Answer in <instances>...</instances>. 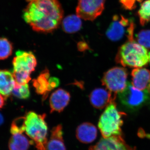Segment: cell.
I'll return each mask as SVG.
<instances>
[{
    "mask_svg": "<svg viewBox=\"0 0 150 150\" xmlns=\"http://www.w3.org/2000/svg\"><path fill=\"white\" fill-rule=\"evenodd\" d=\"M63 11L58 0H33L23 12V18L37 32H51L62 21Z\"/></svg>",
    "mask_w": 150,
    "mask_h": 150,
    "instance_id": "cell-1",
    "label": "cell"
},
{
    "mask_svg": "<svg viewBox=\"0 0 150 150\" xmlns=\"http://www.w3.org/2000/svg\"><path fill=\"white\" fill-rule=\"evenodd\" d=\"M150 52L135 40H128L118 51L115 60L124 67L142 68L150 62Z\"/></svg>",
    "mask_w": 150,
    "mask_h": 150,
    "instance_id": "cell-2",
    "label": "cell"
},
{
    "mask_svg": "<svg viewBox=\"0 0 150 150\" xmlns=\"http://www.w3.org/2000/svg\"><path fill=\"white\" fill-rule=\"evenodd\" d=\"M46 115L33 111L27 112L25 117V134L38 150H45L48 139V128L45 121Z\"/></svg>",
    "mask_w": 150,
    "mask_h": 150,
    "instance_id": "cell-3",
    "label": "cell"
},
{
    "mask_svg": "<svg viewBox=\"0 0 150 150\" xmlns=\"http://www.w3.org/2000/svg\"><path fill=\"white\" fill-rule=\"evenodd\" d=\"M124 112L118 111L115 101L105 108L100 117L98 127L103 137L108 138L114 136H123L121 127Z\"/></svg>",
    "mask_w": 150,
    "mask_h": 150,
    "instance_id": "cell-4",
    "label": "cell"
},
{
    "mask_svg": "<svg viewBox=\"0 0 150 150\" xmlns=\"http://www.w3.org/2000/svg\"><path fill=\"white\" fill-rule=\"evenodd\" d=\"M149 93L148 90H140L128 83L126 88L118 93V99L125 108L134 111L140 109L146 103L149 99Z\"/></svg>",
    "mask_w": 150,
    "mask_h": 150,
    "instance_id": "cell-5",
    "label": "cell"
},
{
    "mask_svg": "<svg viewBox=\"0 0 150 150\" xmlns=\"http://www.w3.org/2000/svg\"><path fill=\"white\" fill-rule=\"evenodd\" d=\"M128 72L122 67H115L105 73L102 79V85L114 94L119 93L127 86Z\"/></svg>",
    "mask_w": 150,
    "mask_h": 150,
    "instance_id": "cell-6",
    "label": "cell"
},
{
    "mask_svg": "<svg viewBox=\"0 0 150 150\" xmlns=\"http://www.w3.org/2000/svg\"><path fill=\"white\" fill-rule=\"evenodd\" d=\"M105 0H78L76 15L83 19L93 21L102 14Z\"/></svg>",
    "mask_w": 150,
    "mask_h": 150,
    "instance_id": "cell-7",
    "label": "cell"
},
{
    "mask_svg": "<svg viewBox=\"0 0 150 150\" xmlns=\"http://www.w3.org/2000/svg\"><path fill=\"white\" fill-rule=\"evenodd\" d=\"M13 71L31 74L37 66V60L30 51H18L12 62Z\"/></svg>",
    "mask_w": 150,
    "mask_h": 150,
    "instance_id": "cell-8",
    "label": "cell"
},
{
    "mask_svg": "<svg viewBox=\"0 0 150 150\" xmlns=\"http://www.w3.org/2000/svg\"><path fill=\"white\" fill-rule=\"evenodd\" d=\"M89 150H136L126 144L123 136L103 137L96 144L91 146Z\"/></svg>",
    "mask_w": 150,
    "mask_h": 150,
    "instance_id": "cell-9",
    "label": "cell"
},
{
    "mask_svg": "<svg viewBox=\"0 0 150 150\" xmlns=\"http://www.w3.org/2000/svg\"><path fill=\"white\" fill-rule=\"evenodd\" d=\"M112 93L107 88L95 89L90 95L91 103L95 108L103 109L115 101L116 95H112Z\"/></svg>",
    "mask_w": 150,
    "mask_h": 150,
    "instance_id": "cell-10",
    "label": "cell"
},
{
    "mask_svg": "<svg viewBox=\"0 0 150 150\" xmlns=\"http://www.w3.org/2000/svg\"><path fill=\"white\" fill-rule=\"evenodd\" d=\"M71 98L69 93L62 88L56 90L51 94L49 100L51 112L63 111L67 107Z\"/></svg>",
    "mask_w": 150,
    "mask_h": 150,
    "instance_id": "cell-11",
    "label": "cell"
},
{
    "mask_svg": "<svg viewBox=\"0 0 150 150\" xmlns=\"http://www.w3.org/2000/svg\"><path fill=\"white\" fill-rule=\"evenodd\" d=\"M97 133V129L93 124L85 122L78 126L76 130V137L81 143L88 144L96 140Z\"/></svg>",
    "mask_w": 150,
    "mask_h": 150,
    "instance_id": "cell-12",
    "label": "cell"
},
{
    "mask_svg": "<svg viewBox=\"0 0 150 150\" xmlns=\"http://www.w3.org/2000/svg\"><path fill=\"white\" fill-rule=\"evenodd\" d=\"M132 84L140 90H148L150 86V71L144 68H135L131 72Z\"/></svg>",
    "mask_w": 150,
    "mask_h": 150,
    "instance_id": "cell-13",
    "label": "cell"
},
{
    "mask_svg": "<svg viewBox=\"0 0 150 150\" xmlns=\"http://www.w3.org/2000/svg\"><path fill=\"white\" fill-rule=\"evenodd\" d=\"M45 150H66L61 124L55 126L51 130V136L46 143Z\"/></svg>",
    "mask_w": 150,
    "mask_h": 150,
    "instance_id": "cell-14",
    "label": "cell"
},
{
    "mask_svg": "<svg viewBox=\"0 0 150 150\" xmlns=\"http://www.w3.org/2000/svg\"><path fill=\"white\" fill-rule=\"evenodd\" d=\"M50 73L47 68L42 71L37 78L33 80V84L38 94L43 95V100H45L50 92L49 80Z\"/></svg>",
    "mask_w": 150,
    "mask_h": 150,
    "instance_id": "cell-15",
    "label": "cell"
},
{
    "mask_svg": "<svg viewBox=\"0 0 150 150\" xmlns=\"http://www.w3.org/2000/svg\"><path fill=\"white\" fill-rule=\"evenodd\" d=\"M16 82L12 73L8 70H1L0 72V92L6 98L12 92Z\"/></svg>",
    "mask_w": 150,
    "mask_h": 150,
    "instance_id": "cell-16",
    "label": "cell"
},
{
    "mask_svg": "<svg viewBox=\"0 0 150 150\" xmlns=\"http://www.w3.org/2000/svg\"><path fill=\"white\" fill-rule=\"evenodd\" d=\"M126 27L121 22L118 16H115L113 17V21L107 30L106 36L112 41L121 40L125 33Z\"/></svg>",
    "mask_w": 150,
    "mask_h": 150,
    "instance_id": "cell-17",
    "label": "cell"
},
{
    "mask_svg": "<svg viewBox=\"0 0 150 150\" xmlns=\"http://www.w3.org/2000/svg\"><path fill=\"white\" fill-rule=\"evenodd\" d=\"M34 144L30 141L23 134H12L8 142V148L10 150H28L30 145Z\"/></svg>",
    "mask_w": 150,
    "mask_h": 150,
    "instance_id": "cell-18",
    "label": "cell"
},
{
    "mask_svg": "<svg viewBox=\"0 0 150 150\" xmlns=\"http://www.w3.org/2000/svg\"><path fill=\"white\" fill-rule=\"evenodd\" d=\"M81 18L77 15L69 16L62 22V28L67 33H72L77 32L81 27Z\"/></svg>",
    "mask_w": 150,
    "mask_h": 150,
    "instance_id": "cell-19",
    "label": "cell"
},
{
    "mask_svg": "<svg viewBox=\"0 0 150 150\" xmlns=\"http://www.w3.org/2000/svg\"><path fill=\"white\" fill-rule=\"evenodd\" d=\"M138 15L142 25L150 22V0H146L142 3L138 11Z\"/></svg>",
    "mask_w": 150,
    "mask_h": 150,
    "instance_id": "cell-20",
    "label": "cell"
},
{
    "mask_svg": "<svg viewBox=\"0 0 150 150\" xmlns=\"http://www.w3.org/2000/svg\"><path fill=\"white\" fill-rule=\"evenodd\" d=\"M13 46L10 41L5 38H1L0 40V59L5 60L12 54Z\"/></svg>",
    "mask_w": 150,
    "mask_h": 150,
    "instance_id": "cell-21",
    "label": "cell"
},
{
    "mask_svg": "<svg viewBox=\"0 0 150 150\" xmlns=\"http://www.w3.org/2000/svg\"><path fill=\"white\" fill-rule=\"evenodd\" d=\"M12 93L14 96L20 99H27L30 96L28 84L20 85L16 83Z\"/></svg>",
    "mask_w": 150,
    "mask_h": 150,
    "instance_id": "cell-22",
    "label": "cell"
},
{
    "mask_svg": "<svg viewBox=\"0 0 150 150\" xmlns=\"http://www.w3.org/2000/svg\"><path fill=\"white\" fill-rule=\"evenodd\" d=\"M25 130V117H18L13 120L11 125V134H23Z\"/></svg>",
    "mask_w": 150,
    "mask_h": 150,
    "instance_id": "cell-23",
    "label": "cell"
},
{
    "mask_svg": "<svg viewBox=\"0 0 150 150\" xmlns=\"http://www.w3.org/2000/svg\"><path fill=\"white\" fill-rule=\"evenodd\" d=\"M137 42L145 48L150 49V30H143L137 34Z\"/></svg>",
    "mask_w": 150,
    "mask_h": 150,
    "instance_id": "cell-24",
    "label": "cell"
},
{
    "mask_svg": "<svg viewBox=\"0 0 150 150\" xmlns=\"http://www.w3.org/2000/svg\"><path fill=\"white\" fill-rule=\"evenodd\" d=\"M16 83L18 84H25L28 83L31 80L30 74L27 73L17 72L13 71Z\"/></svg>",
    "mask_w": 150,
    "mask_h": 150,
    "instance_id": "cell-25",
    "label": "cell"
},
{
    "mask_svg": "<svg viewBox=\"0 0 150 150\" xmlns=\"http://www.w3.org/2000/svg\"><path fill=\"white\" fill-rule=\"evenodd\" d=\"M119 2L124 8L128 10H132L136 8L137 0H119Z\"/></svg>",
    "mask_w": 150,
    "mask_h": 150,
    "instance_id": "cell-26",
    "label": "cell"
},
{
    "mask_svg": "<svg viewBox=\"0 0 150 150\" xmlns=\"http://www.w3.org/2000/svg\"><path fill=\"white\" fill-rule=\"evenodd\" d=\"M49 90L50 91L57 87L60 84V81L58 78L51 77L49 79Z\"/></svg>",
    "mask_w": 150,
    "mask_h": 150,
    "instance_id": "cell-27",
    "label": "cell"
},
{
    "mask_svg": "<svg viewBox=\"0 0 150 150\" xmlns=\"http://www.w3.org/2000/svg\"><path fill=\"white\" fill-rule=\"evenodd\" d=\"M138 135L140 137H146L150 139V134H146L144 130L142 129H140L138 132Z\"/></svg>",
    "mask_w": 150,
    "mask_h": 150,
    "instance_id": "cell-28",
    "label": "cell"
},
{
    "mask_svg": "<svg viewBox=\"0 0 150 150\" xmlns=\"http://www.w3.org/2000/svg\"><path fill=\"white\" fill-rule=\"evenodd\" d=\"M78 48L80 51H84L85 49H87V45L86 43L81 42L78 44Z\"/></svg>",
    "mask_w": 150,
    "mask_h": 150,
    "instance_id": "cell-29",
    "label": "cell"
},
{
    "mask_svg": "<svg viewBox=\"0 0 150 150\" xmlns=\"http://www.w3.org/2000/svg\"><path fill=\"white\" fill-rule=\"evenodd\" d=\"M6 98L4 96H3L1 94V104H0L1 108H2L3 106L4 105Z\"/></svg>",
    "mask_w": 150,
    "mask_h": 150,
    "instance_id": "cell-30",
    "label": "cell"
},
{
    "mask_svg": "<svg viewBox=\"0 0 150 150\" xmlns=\"http://www.w3.org/2000/svg\"><path fill=\"white\" fill-rule=\"evenodd\" d=\"M143 0H137V1L138 2H142V1H143Z\"/></svg>",
    "mask_w": 150,
    "mask_h": 150,
    "instance_id": "cell-31",
    "label": "cell"
},
{
    "mask_svg": "<svg viewBox=\"0 0 150 150\" xmlns=\"http://www.w3.org/2000/svg\"><path fill=\"white\" fill-rule=\"evenodd\" d=\"M148 91H149V93L150 94V86L149 89H148Z\"/></svg>",
    "mask_w": 150,
    "mask_h": 150,
    "instance_id": "cell-32",
    "label": "cell"
},
{
    "mask_svg": "<svg viewBox=\"0 0 150 150\" xmlns=\"http://www.w3.org/2000/svg\"><path fill=\"white\" fill-rule=\"evenodd\" d=\"M26 1H27L30 2L31 1H33V0H26Z\"/></svg>",
    "mask_w": 150,
    "mask_h": 150,
    "instance_id": "cell-33",
    "label": "cell"
}]
</instances>
